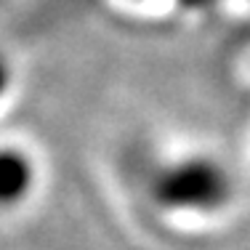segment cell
I'll list each match as a JSON object with an SVG mask.
<instances>
[{
	"label": "cell",
	"instance_id": "cell-1",
	"mask_svg": "<svg viewBox=\"0 0 250 250\" xmlns=\"http://www.w3.org/2000/svg\"><path fill=\"white\" fill-rule=\"evenodd\" d=\"M146 200L154 210L178 221H213L234 205L237 181L213 152H176L154 160L146 173Z\"/></svg>",
	"mask_w": 250,
	"mask_h": 250
},
{
	"label": "cell",
	"instance_id": "cell-2",
	"mask_svg": "<svg viewBox=\"0 0 250 250\" xmlns=\"http://www.w3.org/2000/svg\"><path fill=\"white\" fill-rule=\"evenodd\" d=\"M40 187V163L21 141H0V213L27 208Z\"/></svg>",
	"mask_w": 250,
	"mask_h": 250
},
{
	"label": "cell",
	"instance_id": "cell-3",
	"mask_svg": "<svg viewBox=\"0 0 250 250\" xmlns=\"http://www.w3.org/2000/svg\"><path fill=\"white\" fill-rule=\"evenodd\" d=\"M14 83H16L14 64H11V59L0 51V104L14 93Z\"/></svg>",
	"mask_w": 250,
	"mask_h": 250
},
{
	"label": "cell",
	"instance_id": "cell-4",
	"mask_svg": "<svg viewBox=\"0 0 250 250\" xmlns=\"http://www.w3.org/2000/svg\"><path fill=\"white\" fill-rule=\"evenodd\" d=\"M128 5H139V8H144V5H154V3H160V0H125Z\"/></svg>",
	"mask_w": 250,
	"mask_h": 250
}]
</instances>
